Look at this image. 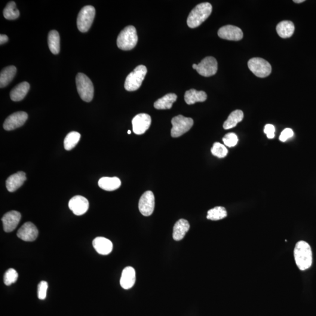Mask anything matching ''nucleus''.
<instances>
[{"instance_id":"58836bf2","label":"nucleus","mask_w":316,"mask_h":316,"mask_svg":"<svg viewBox=\"0 0 316 316\" xmlns=\"http://www.w3.org/2000/svg\"><path fill=\"white\" fill-rule=\"evenodd\" d=\"M293 1L296 3H301L305 1V0H295V1Z\"/></svg>"},{"instance_id":"473e14b6","label":"nucleus","mask_w":316,"mask_h":316,"mask_svg":"<svg viewBox=\"0 0 316 316\" xmlns=\"http://www.w3.org/2000/svg\"><path fill=\"white\" fill-rule=\"evenodd\" d=\"M18 277V273L14 269H9L6 271L4 276V284L7 286H10L11 284L16 282Z\"/></svg>"},{"instance_id":"c756f323","label":"nucleus","mask_w":316,"mask_h":316,"mask_svg":"<svg viewBox=\"0 0 316 316\" xmlns=\"http://www.w3.org/2000/svg\"><path fill=\"white\" fill-rule=\"evenodd\" d=\"M228 216V212L223 207L218 206L208 211L207 219L213 221H217L225 219Z\"/></svg>"},{"instance_id":"b1692460","label":"nucleus","mask_w":316,"mask_h":316,"mask_svg":"<svg viewBox=\"0 0 316 316\" xmlns=\"http://www.w3.org/2000/svg\"><path fill=\"white\" fill-rule=\"evenodd\" d=\"M295 29L294 24L290 21H283L278 24L277 31L278 34L282 38L291 37Z\"/></svg>"},{"instance_id":"7c9ffc66","label":"nucleus","mask_w":316,"mask_h":316,"mask_svg":"<svg viewBox=\"0 0 316 316\" xmlns=\"http://www.w3.org/2000/svg\"><path fill=\"white\" fill-rule=\"evenodd\" d=\"M3 15L6 19L13 20L20 16V11L16 7L14 1L9 2L3 11Z\"/></svg>"},{"instance_id":"c85d7f7f","label":"nucleus","mask_w":316,"mask_h":316,"mask_svg":"<svg viewBox=\"0 0 316 316\" xmlns=\"http://www.w3.org/2000/svg\"><path fill=\"white\" fill-rule=\"evenodd\" d=\"M81 139V134L78 132L73 131L67 135L64 141V146L67 151L74 148Z\"/></svg>"},{"instance_id":"7ed1b4c3","label":"nucleus","mask_w":316,"mask_h":316,"mask_svg":"<svg viewBox=\"0 0 316 316\" xmlns=\"http://www.w3.org/2000/svg\"><path fill=\"white\" fill-rule=\"evenodd\" d=\"M138 40L139 38L136 28L132 26H127L119 33L116 44L121 50L130 51L136 47Z\"/></svg>"},{"instance_id":"a19ab883","label":"nucleus","mask_w":316,"mask_h":316,"mask_svg":"<svg viewBox=\"0 0 316 316\" xmlns=\"http://www.w3.org/2000/svg\"><path fill=\"white\" fill-rule=\"evenodd\" d=\"M131 131L130 130L128 131V134H131Z\"/></svg>"},{"instance_id":"dca6fc26","label":"nucleus","mask_w":316,"mask_h":316,"mask_svg":"<svg viewBox=\"0 0 316 316\" xmlns=\"http://www.w3.org/2000/svg\"><path fill=\"white\" fill-rule=\"evenodd\" d=\"M21 219V214L17 211H11L2 218L3 228L5 232H10L16 229Z\"/></svg>"},{"instance_id":"0eeeda50","label":"nucleus","mask_w":316,"mask_h":316,"mask_svg":"<svg viewBox=\"0 0 316 316\" xmlns=\"http://www.w3.org/2000/svg\"><path fill=\"white\" fill-rule=\"evenodd\" d=\"M172 128L171 129V136L173 138H177L189 131L193 126V119L185 117L182 115L174 116L172 119Z\"/></svg>"},{"instance_id":"9d476101","label":"nucleus","mask_w":316,"mask_h":316,"mask_svg":"<svg viewBox=\"0 0 316 316\" xmlns=\"http://www.w3.org/2000/svg\"><path fill=\"white\" fill-rule=\"evenodd\" d=\"M141 214L144 216H151L155 208V196L151 191H146L141 196L139 204Z\"/></svg>"},{"instance_id":"aec40b11","label":"nucleus","mask_w":316,"mask_h":316,"mask_svg":"<svg viewBox=\"0 0 316 316\" xmlns=\"http://www.w3.org/2000/svg\"><path fill=\"white\" fill-rule=\"evenodd\" d=\"M190 229V225L188 221L180 219L175 223L173 231V238L174 240L179 241L185 237L186 233Z\"/></svg>"},{"instance_id":"5701e85b","label":"nucleus","mask_w":316,"mask_h":316,"mask_svg":"<svg viewBox=\"0 0 316 316\" xmlns=\"http://www.w3.org/2000/svg\"><path fill=\"white\" fill-rule=\"evenodd\" d=\"M30 86L29 83L24 82L15 86L10 93L11 99L14 101H20L24 99L29 92Z\"/></svg>"},{"instance_id":"cd10ccee","label":"nucleus","mask_w":316,"mask_h":316,"mask_svg":"<svg viewBox=\"0 0 316 316\" xmlns=\"http://www.w3.org/2000/svg\"><path fill=\"white\" fill-rule=\"evenodd\" d=\"M48 46L52 53L59 54L60 51V36L56 30H52L49 33Z\"/></svg>"},{"instance_id":"1a4fd4ad","label":"nucleus","mask_w":316,"mask_h":316,"mask_svg":"<svg viewBox=\"0 0 316 316\" xmlns=\"http://www.w3.org/2000/svg\"><path fill=\"white\" fill-rule=\"evenodd\" d=\"M218 69L217 61L211 57H205L198 64L197 70L199 75L204 77H210L216 74Z\"/></svg>"},{"instance_id":"4c0bfd02","label":"nucleus","mask_w":316,"mask_h":316,"mask_svg":"<svg viewBox=\"0 0 316 316\" xmlns=\"http://www.w3.org/2000/svg\"><path fill=\"white\" fill-rule=\"evenodd\" d=\"M8 41V38L7 35L1 34L0 35V44L2 45L5 44Z\"/></svg>"},{"instance_id":"39448f33","label":"nucleus","mask_w":316,"mask_h":316,"mask_svg":"<svg viewBox=\"0 0 316 316\" xmlns=\"http://www.w3.org/2000/svg\"><path fill=\"white\" fill-rule=\"evenodd\" d=\"M147 73L145 66L139 65L130 73L125 79L124 87L128 91L137 90L142 85Z\"/></svg>"},{"instance_id":"f257e3e1","label":"nucleus","mask_w":316,"mask_h":316,"mask_svg":"<svg viewBox=\"0 0 316 316\" xmlns=\"http://www.w3.org/2000/svg\"><path fill=\"white\" fill-rule=\"evenodd\" d=\"M294 257L297 267L301 271L311 268L313 262L312 251L311 246L306 242H297L294 248Z\"/></svg>"},{"instance_id":"a211bd4d","label":"nucleus","mask_w":316,"mask_h":316,"mask_svg":"<svg viewBox=\"0 0 316 316\" xmlns=\"http://www.w3.org/2000/svg\"><path fill=\"white\" fill-rule=\"evenodd\" d=\"M26 179V174L24 172H18L8 178L6 188L9 192H14L23 185Z\"/></svg>"},{"instance_id":"c9c22d12","label":"nucleus","mask_w":316,"mask_h":316,"mask_svg":"<svg viewBox=\"0 0 316 316\" xmlns=\"http://www.w3.org/2000/svg\"><path fill=\"white\" fill-rule=\"evenodd\" d=\"M294 136V133L291 128H286L282 132L280 137H279V140L281 142H285L288 139H290Z\"/></svg>"},{"instance_id":"f8f14e48","label":"nucleus","mask_w":316,"mask_h":316,"mask_svg":"<svg viewBox=\"0 0 316 316\" xmlns=\"http://www.w3.org/2000/svg\"><path fill=\"white\" fill-rule=\"evenodd\" d=\"M134 133L137 135H141L148 130L151 124V117L148 115L139 114L137 115L132 121Z\"/></svg>"},{"instance_id":"e433bc0d","label":"nucleus","mask_w":316,"mask_h":316,"mask_svg":"<svg viewBox=\"0 0 316 316\" xmlns=\"http://www.w3.org/2000/svg\"><path fill=\"white\" fill-rule=\"evenodd\" d=\"M265 134L269 139H273L275 137V128L272 124H266L264 127Z\"/></svg>"},{"instance_id":"4468645a","label":"nucleus","mask_w":316,"mask_h":316,"mask_svg":"<svg viewBox=\"0 0 316 316\" xmlns=\"http://www.w3.org/2000/svg\"><path fill=\"white\" fill-rule=\"evenodd\" d=\"M69 207L75 215L82 216L87 212L89 207V202L86 198L78 195L70 199Z\"/></svg>"},{"instance_id":"f3484780","label":"nucleus","mask_w":316,"mask_h":316,"mask_svg":"<svg viewBox=\"0 0 316 316\" xmlns=\"http://www.w3.org/2000/svg\"><path fill=\"white\" fill-rule=\"evenodd\" d=\"M136 271L131 266H127L122 271L120 279L121 286L124 289H130L136 283Z\"/></svg>"},{"instance_id":"4be33fe9","label":"nucleus","mask_w":316,"mask_h":316,"mask_svg":"<svg viewBox=\"0 0 316 316\" xmlns=\"http://www.w3.org/2000/svg\"><path fill=\"white\" fill-rule=\"evenodd\" d=\"M99 186L101 189L106 191H114L121 186L120 179L116 177H103L99 181Z\"/></svg>"},{"instance_id":"ea45409f","label":"nucleus","mask_w":316,"mask_h":316,"mask_svg":"<svg viewBox=\"0 0 316 316\" xmlns=\"http://www.w3.org/2000/svg\"><path fill=\"white\" fill-rule=\"evenodd\" d=\"M198 64H193V69L196 70V68H197Z\"/></svg>"},{"instance_id":"ddd939ff","label":"nucleus","mask_w":316,"mask_h":316,"mask_svg":"<svg viewBox=\"0 0 316 316\" xmlns=\"http://www.w3.org/2000/svg\"><path fill=\"white\" fill-rule=\"evenodd\" d=\"M218 35L224 39L238 41L243 38V32L240 28L228 25L221 28L218 31Z\"/></svg>"},{"instance_id":"2eb2a0df","label":"nucleus","mask_w":316,"mask_h":316,"mask_svg":"<svg viewBox=\"0 0 316 316\" xmlns=\"http://www.w3.org/2000/svg\"><path fill=\"white\" fill-rule=\"evenodd\" d=\"M38 233L37 228L33 223L27 222L18 230L17 236L24 241L32 242L37 238Z\"/></svg>"},{"instance_id":"412c9836","label":"nucleus","mask_w":316,"mask_h":316,"mask_svg":"<svg viewBox=\"0 0 316 316\" xmlns=\"http://www.w3.org/2000/svg\"><path fill=\"white\" fill-rule=\"evenodd\" d=\"M207 94L203 91H197L195 89H190L186 91L185 100L189 105L198 102H204L207 100Z\"/></svg>"},{"instance_id":"423d86ee","label":"nucleus","mask_w":316,"mask_h":316,"mask_svg":"<svg viewBox=\"0 0 316 316\" xmlns=\"http://www.w3.org/2000/svg\"><path fill=\"white\" fill-rule=\"evenodd\" d=\"M95 15L96 10L93 6L87 5L82 8L77 18V26L80 31H88L93 23Z\"/></svg>"},{"instance_id":"f03ea898","label":"nucleus","mask_w":316,"mask_h":316,"mask_svg":"<svg viewBox=\"0 0 316 316\" xmlns=\"http://www.w3.org/2000/svg\"><path fill=\"white\" fill-rule=\"evenodd\" d=\"M212 12V5L209 2H202L193 9L190 12L187 24L191 29H195L204 22Z\"/></svg>"},{"instance_id":"72a5a7b5","label":"nucleus","mask_w":316,"mask_h":316,"mask_svg":"<svg viewBox=\"0 0 316 316\" xmlns=\"http://www.w3.org/2000/svg\"><path fill=\"white\" fill-rule=\"evenodd\" d=\"M223 141L225 145L227 146L234 147L237 145L238 142V139L237 135L234 133H230L227 134L223 139Z\"/></svg>"},{"instance_id":"393cba45","label":"nucleus","mask_w":316,"mask_h":316,"mask_svg":"<svg viewBox=\"0 0 316 316\" xmlns=\"http://www.w3.org/2000/svg\"><path fill=\"white\" fill-rule=\"evenodd\" d=\"M177 98L176 94L169 93L156 101L154 103V107L158 110L171 109L172 107L173 103L176 101Z\"/></svg>"},{"instance_id":"6ab92c4d","label":"nucleus","mask_w":316,"mask_h":316,"mask_svg":"<svg viewBox=\"0 0 316 316\" xmlns=\"http://www.w3.org/2000/svg\"><path fill=\"white\" fill-rule=\"evenodd\" d=\"M93 245L95 250L103 256H106L111 253L113 248L111 241L101 237L95 238L93 241Z\"/></svg>"},{"instance_id":"a878e982","label":"nucleus","mask_w":316,"mask_h":316,"mask_svg":"<svg viewBox=\"0 0 316 316\" xmlns=\"http://www.w3.org/2000/svg\"><path fill=\"white\" fill-rule=\"evenodd\" d=\"M17 68L14 66H10L2 69L0 74V87L3 88L10 84L16 74Z\"/></svg>"},{"instance_id":"2f4dec72","label":"nucleus","mask_w":316,"mask_h":316,"mask_svg":"<svg viewBox=\"0 0 316 316\" xmlns=\"http://www.w3.org/2000/svg\"><path fill=\"white\" fill-rule=\"evenodd\" d=\"M211 152L214 156L219 158H225L228 154V149L220 143H215L213 144Z\"/></svg>"},{"instance_id":"f704fd0d","label":"nucleus","mask_w":316,"mask_h":316,"mask_svg":"<svg viewBox=\"0 0 316 316\" xmlns=\"http://www.w3.org/2000/svg\"><path fill=\"white\" fill-rule=\"evenodd\" d=\"M48 287L47 282L41 281L38 287V296L41 300H44L47 297V293Z\"/></svg>"},{"instance_id":"20e7f679","label":"nucleus","mask_w":316,"mask_h":316,"mask_svg":"<svg viewBox=\"0 0 316 316\" xmlns=\"http://www.w3.org/2000/svg\"><path fill=\"white\" fill-rule=\"evenodd\" d=\"M77 90L81 99L86 102H90L93 99L94 86L88 77L82 73L76 76Z\"/></svg>"},{"instance_id":"bb28decb","label":"nucleus","mask_w":316,"mask_h":316,"mask_svg":"<svg viewBox=\"0 0 316 316\" xmlns=\"http://www.w3.org/2000/svg\"><path fill=\"white\" fill-rule=\"evenodd\" d=\"M244 118V113L240 110H235L230 115L227 120L223 124V128L225 130H229L234 128L242 121Z\"/></svg>"},{"instance_id":"9b49d317","label":"nucleus","mask_w":316,"mask_h":316,"mask_svg":"<svg viewBox=\"0 0 316 316\" xmlns=\"http://www.w3.org/2000/svg\"><path fill=\"white\" fill-rule=\"evenodd\" d=\"M28 119L27 113L18 112L10 115L5 119L3 127L6 131H12L25 124Z\"/></svg>"},{"instance_id":"6e6552de","label":"nucleus","mask_w":316,"mask_h":316,"mask_svg":"<svg viewBox=\"0 0 316 316\" xmlns=\"http://www.w3.org/2000/svg\"><path fill=\"white\" fill-rule=\"evenodd\" d=\"M250 70L259 78H266L271 74L272 67L271 64L265 59L260 57H254L248 62Z\"/></svg>"}]
</instances>
